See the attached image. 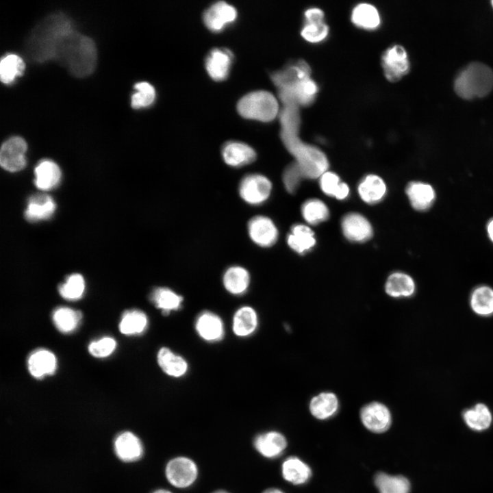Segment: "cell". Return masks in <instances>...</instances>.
Here are the masks:
<instances>
[{
	"label": "cell",
	"instance_id": "836d02e7",
	"mask_svg": "<svg viewBox=\"0 0 493 493\" xmlns=\"http://www.w3.org/2000/svg\"><path fill=\"white\" fill-rule=\"evenodd\" d=\"M147 324V317L143 312L138 309L127 310L122 316L119 330L125 335L139 334L145 330Z\"/></svg>",
	"mask_w": 493,
	"mask_h": 493
},
{
	"label": "cell",
	"instance_id": "d590c367",
	"mask_svg": "<svg viewBox=\"0 0 493 493\" xmlns=\"http://www.w3.org/2000/svg\"><path fill=\"white\" fill-rule=\"evenodd\" d=\"M463 418L466 425L475 431L488 429L492 422V414L488 407L482 403L464 412Z\"/></svg>",
	"mask_w": 493,
	"mask_h": 493
},
{
	"label": "cell",
	"instance_id": "60d3db41",
	"mask_svg": "<svg viewBox=\"0 0 493 493\" xmlns=\"http://www.w3.org/2000/svg\"><path fill=\"white\" fill-rule=\"evenodd\" d=\"M85 283L79 274L70 275L64 283L59 286L58 290L64 299L68 301L79 299L84 292Z\"/></svg>",
	"mask_w": 493,
	"mask_h": 493
},
{
	"label": "cell",
	"instance_id": "816d5d0a",
	"mask_svg": "<svg viewBox=\"0 0 493 493\" xmlns=\"http://www.w3.org/2000/svg\"><path fill=\"white\" fill-rule=\"evenodd\" d=\"M152 493H172L170 491L165 489H158Z\"/></svg>",
	"mask_w": 493,
	"mask_h": 493
},
{
	"label": "cell",
	"instance_id": "7402d4cb",
	"mask_svg": "<svg viewBox=\"0 0 493 493\" xmlns=\"http://www.w3.org/2000/svg\"><path fill=\"white\" fill-rule=\"evenodd\" d=\"M27 364L31 375L36 378H41L54 373L57 367V359L51 351L38 349L30 355Z\"/></svg>",
	"mask_w": 493,
	"mask_h": 493
},
{
	"label": "cell",
	"instance_id": "8fae6325",
	"mask_svg": "<svg viewBox=\"0 0 493 493\" xmlns=\"http://www.w3.org/2000/svg\"><path fill=\"white\" fill-rule=\"evenodd\" d=\"M248 231L251 239L263 247L273 245L278 237V231L273 222L264 216L251 218L248 223Z\"/></svg>",
	"mask_w": 493,
	"mask_h": 493
},
{
	"label": "cell",
	"instance_id": "74e56055",
	"mask_svg": "<svg viewBox=\"0 0 493 493\" xmlns=\"http://www.w3.org/2000/svg\"><path fill=\"white\" fill-rule=\"evenodd\" d=\"M52 318L55 326L60 331L70 333L76 329L82 318V314L80 311L62 307L53 312Z\"/></svg>",
	"mask_w": 493,
	"mask_h": 493
},
{
	"label": "cell",
	"instance_id": "c3c4849f",
	"mask_svg": "<svg viewBox=\"0 0 493 493\" xmlns=\"http://www.w3.org/2000/svg\"><path fill=\"white\" fill-rule=\"evenodd\" d=\"M349 193V188L346 184L341 182L336 198L340 200L345 199Z\"/></svg>",
	"mask_w": 493,
	"mask_h": 493
},
{
	"label": "cell",
	"instance_id": "5bb4252c",
	"mask_svg": "<svg viewBox=\"0 0 493 493\" xmlns=\"http://www.w3.org/2000/svg\"><path fill=\"white\" fill-rule=\"evenodd\" d=\"M342 229L344 236L349 240L364 242L372 235V229L368 220L357 213H350L342 220Z\"/></svg>",
	"mask_w": 493,
	"mask_h": 493
},
{
	"label": "cell",
	"instance_id": "d4e9b609",
	"mask_svg": "<svg viewBox=\"0 0 493 493\" xmlns=\"http://www.w3.org/2000/svg\"><path fill=\"white\" fill-rule=\"evenodd\" d=\"M258 318L255 310L250 306L240 307L234 314L232 329L235 335L246 337L257 329Z\"/></svg>",
	"mask_w": 493,
	"mask_h": 493
},
{
	"label": "cell",
	"instance_id": "44dd1931",
	"mask_svg": "<svg viewBox=\"0 0 493 493\" xmlns=\"http://www.w3.org/2000/svg\"><path fill=\"white\" fill-rule=\"evenodd\" d=\"M283 478L293 485L306 483L312 477L311 468L297 457H289L281 464Z\"/></svg>",
	"mask_w": 493,
	"mask_h": 493
},
{
	"label": "cell",
	"instance_id": "f35d334b",
	"mask_svg": "<svg viewBox=\"0 0 493 493\" xmlns=\"http://www.w3.org/2000/svg\"><path fill=\"white\" fill-rule=\"evenodd\" d=\"M23 59L15 54H8L3 57L0 63L1 80L4 84H10L14 79L21 76L25 70Z\"/></svg>",
	"mask_w": 493,
	"mask_h": 493
},
{
	"label": "cell",
	"instance_id": "52a82bcc",
	"mask_svg": "<svg viewBox=\"0 0 493 493\" xmlns=\"http://www.w3.org/2000/svg\"><path fill=\"white\" fill-rule=\"evenodd\" d=\"M272 184L265 176L260 174H249L244 176L239 186L241 198L251 205H258L270 196Z\"/></svg>",
	"mask_w": 493,
	"mask_h": 493
},
{
	"label": "cell",
	"instance_id": "db71d44e",
	"mask_svg": "<svg viewBox=\"0 0 493 493\" xmlns=\"http://www.w3.org/2000/svg\"><path fill=\"white\" fill-rule=\"evenodd\" d=\"M492 7H493V1H492Z\"/></svg>",
	"mask_w": 493,
	"mask_h": 493
},
{
	"label": "cell",
	"instance_id": "6da1fadb",
	"mask_svg": "<svg viewBox=\"0 0 493 493\" xmlns=\"http://www.w3.org/2000/svg\"><path fill=\"white\" fill-rule=\"evenodd\" d=\"M281 138L289 152L295 157L305 178L315 179L327 171L329 163L318 148L303 143L298 136L299 116L296 106L288 105L281 116Z\"/></svg>",
	"mask_w": 493,
	"mask_h": 493
},
{
	"label": "cell",
	"instance_id": "f5cc1de1",
	"mask_svg": "<svg viewBox=\"0 0 493 493\" xmlns=\"http://www.w3.org/2000/svg\"><path fill=\"white\" fill-rule=\"evenodd\" d=\"M212 493H229V492H228L225 490H218L213 492Z\"/></svg>",
	"mask_w": 493,
	"mask_h": 493
},
{
	"label": "cell",
	"instance_id": "ffe728a7",
	"mask_svg": "<svg viewBox=\"0 0 493 493\" xmlns=\"http://www.w3.org/2000/svg\"><path fill=\"white\" fill-rule=\"evenodd\" d=\"M195 328L199 336L209 342L220 340L224 333L222 320L210 312H203L198 317Z\"/></svg>",
	"mask_w": 493,
	"mask_h": 493
},
{
	"label": "cell",
	"instance_id": "d6a6232c",
	"mask_svg": "<svg viewBox=\"0 0 493 493\" xmlns=\"http://www.w3.org/2000/svg\"><path fill=\"white\" fill-rule=\"evenodd\" d=\"M151 299L158 309L162 310L164 315H168L172 311L179 309L183 302V297L172 290L167 288H157L155 289Z\"/></svg>",
	"mask_w": 493,
	"mask_h": 493
},
{
	"label": "cell",
	"instance_id": "4dcf8cb0",
	"mask_svg": "<svg viewBox=\"0 0 493 493\" xmlns=\"http://www.w3.org/2000/svg\"><path fill=\"white\" fill-rule=\"evenodd\" d=\"M223 285L232 294H241L248 288L250 282L249 272L241 266L229 268L223 275Z\"/></svg>",
	"mask_w": 493,
	"mask_h": 493
},
{
	"label": "cell",
	"instance_id": "ab89813d",
	"mask_svg": "<svg viewBox=\"0 0 493 493\" xmlns=\"http://www.w3.org/2000/svg\"><path fill=\"white\" fill-rule=\"evenodd\" d=\"M301 212L304 219L311 225L326 220L329 215L327 205L318 199L305 201L301 207Z\"/></svg>",
	"mask_w": 493,
	"mask_h": 493
},
{
	"label": "cell",
	"instance_id": "9a60e30c",
	"mask_svg": "<svg viewBox=\"0 0 493 493\" xmlns=\"http://www.w3.org/2000/svg\"><path fill=\"white\" fill-rule=\"evenodd\" d=\"M232 53L226 49H214L205 60V68L210 77L216 81L225 80L229 73Z\"/></svg>",
	"mask_w": 493,
	"mask_h": 493
},
{
	"label": "cell",
	"instance_id": "cb8c5ba5",
	"mask_svg": "<svg viewBox=\"0 0 493 493\" xmlns=\"http://www.w3.org/2000/svg\"><path fill=\"white\" fill-rule=\"evenodd\" d=\"M157 359L163 372L170 377H181L188 371L186 359L167 347H162L158 351Z\"/></svg>",
	"mask_w": 493,
	"mask_h": 493
},
{
	"label": "cell",
	"instance_id": "b9f144b4",
	"mask_svg": "<svg viewBox=\"0 0 493 493\" xmlns=\"http://www.w3.org/2000/svg\"><path fill=\"white\" fill-rule=\"evenodd\" d=\"M136 92L131 97V105L135 109L146 108L151 105L155 98L153 86L148 82L142 81L135 84Z\"/></svg>",
	"mask_w": 493,
	"mask_h": 493
},
{
	"label": "cell",
	"instance_id": "f907efd6",
	"mask_svg": "<svg viewBox=\"0 0 493 493\" xmlns=\"http://www.w3.org/2000/svg\"><path fill=\"white\" fill-rule=\"evenodd\" d=\"M262 493H284V492L278 488H271L266 489Z\"/></svg>",
	"mask_w": 493,
	"mask_h": 493
},
{
	"label": "cell",
	"instance_id": "e0dca14e",
	"mask_svg": "<svg viewBox=\"0 0 493 493\" xmlns=\"http://www.w3.org/2000/svg\"><path fill=\"white\" fill-rule=\"evenodd\" d=\"M405 192L411 205L418 211L429 209L436 198L434 188L431 184L422 181L410 182L407 186Z\"/></svg>",
	"mask_w": 493,
	"mask_h": 493
},
{
	"label": "cell",
	"instance_id": "7c38bea8",
	"mask_svg": "<svg viewBox=\"0 0 493 493\" xmlns=\"http://www.w3.org/2000/svg\"><path fill=\"white\" fill-rule=\"evenodd\" d=\"M237 17L236 8L225 1H218L211 5L203 14V22L212 31L223 30L233 23Z\"/></svg>",
	"mask_w": 493,
	"mask_h": 493
},
{
	"label": "cell",
	"instance_id": "4fadbf2b",
	"mask_svg": "<svg viewBox=\"0 0 493 493\" xmlns=\"http://www.w3.org/2000/svg\"><path fill=\"white\" fill-rule=\"evenodd\" d=\"M288 445L286 437L275 431L258 434L253 440V446L262 456L276 458L281 455Z\"/></svg>",
	"mask_w": 493,
	"mask_h": 493
},
{
	"label": "cell",
	"instance_id": "484cf974",
	"mask_svg": "<svg viewBox=\"0 0 493 493\" xmlns=\"http://www.w3.org/2000/svg\"><path fill=\"white\" fill-rule=\"evenodd\" d=\"M338 407V398L331 392H322L314 396L309 403L311 414L319 420H325L333 416Z\"/></svg>",
	"mask_w": 493,
	"mask_h": 493
},
{
	"label": "cell",
	"instance_id": "e575fe53",
	"mask_svg": "<svg viewBox=\"0 0 493 493\" xmlns=\"http://www.w3.org/2000/svg\"><path fill=\"white\" fill-rule=\"evenodd\" d=\"M470 304L475 312L481 316L493 314V289L487 286L476 288L471 294Z\"/></svg>",
	"mask_w": 493,
	"mask_h": 493
},
{
	"label": "cell",
	"instance_id": "5b68a950",
	"mask_svg": "<svg viewBox=\"0 0 493 493\" xmlns=\"http://www.w3.org/2000/svg\"><path fill=\"white\" fill-rule=\"evenodd\" d=\"M237 110L245 118L269 122L277 116L279 103L270 92L257 90L242 97L237 104Z\"/></svg>",
	"mask_w": 493,
	"mask_h": 493
},
{
	"label": "cell",
	"instance_id": "3957f363",
	"mask_svg": "<svg viewBox=\"0 0 493 493\" xmlns=\"http://www.w3.org/2000/svg\"><path fill=\"white\" fill-rule=\"evenodd\" d=\"M73 29L71 21L64 14L49 15L32 29L26 42L27 54L38 62L53 60L58 45Z\"/></svg>",
	"mask_w": 493,
	"mask_h": 493
},
{
	"label": "cell",
	"instance_id": "30bf717a",
	"mask_svg": "<svg viewBox=\"0 0 493 493\" xmlns=\"http://www.w3.org/2000/svg\"><path fill=\"white\" fill-rule=\"evenodd\" d=\"M384 75L390 81H397L409 71V62L405 49L396 45L388 49L382 56Z\"/></svg>",
	"mask_w": 493,
	"mask_h": 493
},
{
	"label": "cell",
	"instance_id": "f6af8a7d",
	"mask_svg": "<svg viewBox=\"0 0 493 493\" xmlns=\"http://www.w3.org/2000/svg\"><path fill=\"white\" fill-rule=\"evenodd\" d=\"M116 346V343L114 339L105 337L98 341L91 342L88 346V351L95 357H105L114 351Z\"/></svg>",
	"mask_w": 493,
	"mask_h": 493
},
{
	"label": "cell",
	"instance_id": "8d00e7d4",
	"mask_svg": "<svg viewBox=\"0 0 493 493\" xmlns=\"http://www.w3.org/2000/svg\"><path fill=\"white\" fill-rule=\"evenodd\" d=\"M351 19L357 27L368 29L376 28L380 23L377 10L368 3L357 5L353 10Z\"/></svg>",
	"mask_w": 493,
	"mask_h": 493
},
{
	"label": "cell",
	"instance_id": "ee69618b",
	"mask_svg": "<svg viewBox=\"0 0 493 493\" xmlns=\"http://www.w3.org/2000/svg\"><path fill=\"white\" fill-rule=\"evenodd\" d=\"M304 177L302 170L296 162L288 165L283 173V181L287 191L290 193H294L298 188L301 179Z\"/></svg>",
	"mask_w": 493,
	"mask_h": 493
},
{
	"label": "cell",
	"instance_id": "277c9868",
	"mask_svg": "<svg viewBox=\"0 0 493 493\" xmlns=\"http://www.w3.org/2000/svg\"><path fill=\"white\" fill-rule=\"evenodd\" d=\"M493 88V71L481 62L467 65L457 75L454 89L457 94L464 99L485 97Z\"/></svg>",
	"mask_w": 493,
	"mask_h": 493
},
{
	"label": "cell",
	"instance_id": "7dc6e473",
	"mask_svg": "<svg viewBox=\"0 0 493 493\" xmlns=\"http://www.w3.org/2000/svg\"><path fill=\"white\" fill-rule=\"evenodd\" d=\"M305 16L307 21L323 20L324 17L323 12L318 8H311L307 10Z\"/></svg>",
	"mask_w": 493,
	"mask_h": 493
},
{
	"label": "cell",
	"instance_id": "8992f818",
	"mask_svg": "<svg viewBox=\"0 0 493 493\" xmlns=\"http://www.w3.org/2000/svg\"><path fill=\"white\" fill-rule=\"evenodd\" d=\"M165 475L168 482L178 488L190 486L197 479L198 468L191 459L179 456L170 459L166 466Z\"/></svg>",
	"mask_w": 493,
	"mask_h": 493
},
{
	"label": "cell",
	"instance_id": "ac0fdd59",
	"mask_svg": "<svg viewBox=\"0 0 493 493\" xmlns=\"http://www.w3.org/2000/svg\"><path fill=\"white\" fill-rule=\"evenodd\" d=\"M114 449L118 458L126 462L138 460L143 455V446L140 440L129 431L123 432L117 436L114 442Z\"/></svg>",
	"mask_w": 493,
	"mask_h": 493
},
{
	"label": "cell",
	"instance_id": "9c48e42d",
	"mask_svg": "<svg viewBox=\"0 0 493 493\" xmlns=\"http://www.w3.org/2000/svg\"><path fill=\"white\" fill-rule=\"evenodd\" d=\"M360 418L364 426L375 433L387 431L392 423L389 409L379 402H372L364 405L360 411Z\"/></svg>",
	"mask_w": 493,
	"mask_h": 493
},
{
	"label": "cell",
	"instance_id": "1f68e13d",
	"mask_svg": "<svg viewBox=\"0 0 493 493\" xmlns=\"http://www.w3.org/2000/svg\"><path fill=\"white\" fill-rule=\"evenodd\" d=\"M287 242L289 246L299 253L308 251L316 244L312 230L301 224L292 226L291 233L288 236Z\"/></svg>",
	"mask_w": 493,
	"mask_h": 493
},
{
	"label": "cell",
	"instance_id": "f1b7e54d",
	"mask_svg": "<svg viewBox=\"0 0 493 493\" xmlns=\"http://www.w3.org/2000/svg\"><path fill=\"white\" fill-rule=\"evenodd\" d=\"M280 90L287 92L297 104L307 105L314 99L318 87L310 77H307L290 86L281 88Z\"/></svg>",
	"mask_w": 493,
	"mask_h": 493
},
{
	"label": "cell",
	"instance_id": "7a4b0ae2",
	"mask_svg": "<svg viewBox=\"0 0 493 493\" xmlns=\"http://www.w3.org/2000/svg\"><path fill=\"white\" fill-rule=\"evenodd\" d=\"M53 60L64 66L75 77L88 76L97 64L96 45L90 38L73 29L59 42Z\"/></svg>",
	"mask_w": 493,
	"mask_h": 493
},
{
	"label": "cell",
	"instance_id": "d6986e66",
	"mask_svg": "<svg viewBox=\"0 0 493 493\" xmlns=\"http://www.w3.org/2000/svg\"><path fill=\"white\" fill-rule=\"evenodd\" d=\"M55 210V203L47 194H36L28 201L25 217L29 222H37L49 218Z\"/></svg>",
	"mask_w": 493,
	"mask_h": 493
},
{
	"label": "cell",
	"instance_id": "f546056e",
	"mask_svg": "<svg viewBox=\"0 0 493 493\" xmlns=\"http://www.w3.org/2000/svg\"><path fill=\"white\" fill-rule=\"evenodd\" d=\"M386 192V186L381 178L375 175H367L359 184L358 192L362 199L367 203L380 201Z\"/></svg>",
	"mask_w": 493,
	"mask_h": 493
},
{
	"label": "cell",
	"instance_id": "4316f807",
	"mask_svg": "<svg viewBox=\"0 0 493 493\" xmlns=\"http://www.w3.org/2000/svg\"><path fill=\"white\" fill-rule=\"evenodd\" d=\"M386 293L394 298L412 296L416 290L414 279L407 274L396 272L391 274L385 283Z\"/></svg>",
	"mask_w": 493,
	"mask_h": 493
},
{
	"label": "cell",
	"instance_id": "2e32d148",
	"mask_svg": "<svg viewBox=\"0 0 493 493\" xmlns=\"http://www.w3.org/2000/svg\"><path fill=\"white\" fill-rule=\"evenodd\" d=\"M222 156L227 164L233 167H240L255 161L256 153L245 143L230 141L223 146Z\"/></svg>",
	"mask_w": 493,
	"mask_h": 493
},
{
	"label": "cell",
	"instance_id": "681fc988",
	"mask_svg": "<svg viewBox=\"0 0 493 493\" xmlns=\"http://www.w3.org/2000/svg\"><path fill=\"white\" fill-rule=\"evenodd\" d=\"M486 231L490 240L493 243V218L488 222Z\"/></svg>",
	"mask_w": 493,
	"mask_h": 493
},
{
	"label": "cell",
	"instance_id": "ba28073f",
	"mask_svg": "<svg viewBox=\"0 0 493 493\" xmlns=\"http://www.w3.org/2000/svg\"><path fill=\"white\" fill-rule=\"evenodd\" d=\"M27 148L26 142L21 137L14 136L7 140L1 148V166L10 172L22 170L26 165Z\"/></svg>",
	"mask_w": 493,
	"mask_h": 493
},
{
	"label": "cell",
	"instance_id": "603a6c76",
	"mask_svg": "<svg viewBox=\"0 0 493 493\" xmlns=\"http://www.w3.org/2000/svg\"><path fill=\"white\" fill-rule=\"evenodd\" d=\"M34 173L36 186L44 191L50 190L56 187L61 177L59 166L49 160L41 161L35 168Z\"/></svg>",
	"mask_w": 493,
	"mask_h": 493
},
{
	"label": "cell",
	"instance_id": "7bdbcfd3",
	"mask_svg": "<svg viewBox=\"0 0 493 493\" xmlns=\"http://www.w3.org/2000/svg\"><path fill=\"white\" fill-rule=\"evenodd\" d=\"M328 26L323 20L309 21L301 31V36L310 42H318L328 34Z\"/></svg>",
	"mask_w": 493,
	"mask_h": 493
},
{
	"label": "cell",
	"instance_id": "83f0119b",
	"mask_svg": "<svg viewBox=\"0 0 493 493\" xmlns=\"http://www.w3.org/2000/svg\"><path fill=\"white\" fill-rule=\"evenodd\" d=\"M374 483L379 493H409V481L402 475H391L383 472L374 477Z\"/></svg>",
	"mask_w": 493,
	"mask_h": 493
},
{
	"label": "cell",
	"instance_id": "bcb514c9",
	"mask_svg": "<svg viewBox=\"0 0 493 493\" xmlns=\"http://www.w3.org/2000/svg\"><path fill=\"white\" fill-rule=\"evenodd\" d=\"M320 186L324 193L336 197L340 186L339 177L332 172L326 171L320 176Z\"/></svg>",
	"mask_w": 493,
	"mask_h": 493
}]
</instances>
